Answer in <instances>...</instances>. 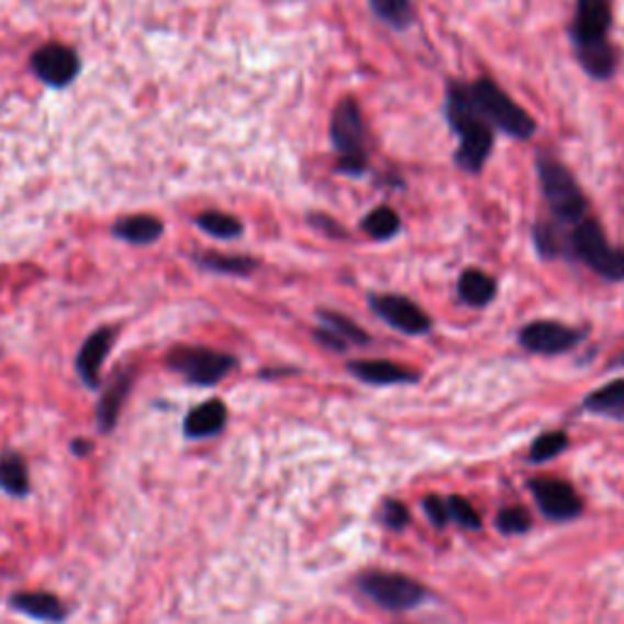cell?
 Segmentation results:
<instances>
[{
    "label": "cell",
    "instance_id": "1",
    "mask_svg": "<svg viewBox=\"0 0 624 624\" xmlns=\"http://www.w3.org/2000/svg\"><path fill=\"white\" fill-rule=\"evenodd\" d=\"M444 115H447L449 127L459 137V149L454 154L456 169L466 174H481L493 154L495 130L478 113L468 83L452 81L447 88V100H444Z\"/></svg>",
    "mask_w": 624,
    "mask_h": 624
},
{
    "label": "cell",
    "instance_id": "2",
    "mask_svg": "<svg viewBox=\"0 0 624 624\" xmlns=\"http://www.w3.org/2000/svg\"><path fill=\"white\" fill-rule=\"evenodd\" d=\"M612 27L610 0H576L571 42L578 64L588 76L608 81L617 69V52L608 35Z\"/></svg>",
    "mask_w": 624,
    "mask_h": 624
},
{
    "label": "cell",
    "instance_id": "3",
    "mask_svg": "<svg viewBox=\"0 0 624 624\" xmlns=\"http://www.w3.org/2000/svg\"><path fill=\"white\" fill-rule=\"evenodd\" d=\"M537 176L542 193L551 210V222H556L559 227H573L588 218V198L583 196L581 186H578L576 176L556 156H537Z\"/></svg>",
    "mask_w": 624,
    "mask_h": 624
},
{
    "label": "cell",
    "instance_id": "4",
    "mask_svg": "<svg viewBox=\"0 0 624 624\" xmlns=\"http://www.w3.org/2000/svg\"><path fill=\"white\" fill-rule=\"evenodd\" d=\"M564 256L590 266L605 281H624V252L612 249L598 220L586 218L568 227L564 239Z\"/></svg>",
    "mask_w": 624,
    "mask_h": 624
},
{
    "label": "cell",
    "instance_id": "5",
    "mask_svg": "<svg viewBox=\"0 0 624 624\" xmlns=\"http://www.w3.org/2000/svg\"><path fill=\"white\" fill-rule=\"evenodd\" d=\"M468 93L481 118L490 127L503 132L508 137L515 140H530L537 132V122L527 113L525 108L517 105L503 88L490 78H478V81L468 83Z\"/></svg>",
    "mask_w": 624,
    "mask_h": 624
},
{
    "label": "cell",
    "instance_id": "6",
    "mask_svg": "<svg viewBox=\"0 0 624 624\" xmlns=\"http://www.w3.org/2000/svg\"><path fill=\"white\" fill-rule=\"evenodd\" d=\"M332 147L337 149V171L344 176H364L369 171V149H366V125L361 108L354 98L339 100L330 125Z\"/></svg>",
    "mask_w": 624,
    "mask_h": 624
},
{
    "label": "cell",
    "instance_id": "7",
    "mask_svg": "<svg viewBox=\"0 0 624 624\" xmlns=\"http://www.w3.org/2000/svg\"><path fill=\"white\" fill-rule=\"evenodd\" d=\"M169 369L181 374L188 383L193 386H218L222 378L230 376L237 366V359L232 354L215 352L208 347H176L169 352Z\"/></svg>",
    "mask_w": 624,
    "mask_h": 624
},
{
    "label": "cell",
    "instance_id": "8",
    "mask_svg": "<svg viewBox=\"0 0 624 624\" xmlns=\"http://www.w3.org/2000/svg\"><path fill=\"white\" fill-rule=\"evenodd\" d=\"M361 593L386 610H412L427 598L425 586H420L403 573L369 571L359 578Z\"/></svg>",
    "mask_w": 624,
    "mask_h": 624
},
{
    "label": "cell",
    "instance_id": "9",
    "mask_svg": "<svg viewBox=\"0 0 624 624\" xmlns=\"http://www.w3.org/2000/svg\"><path fill=\"white\" fill-rule=\"evenodd\" d=\"M30 69L35 71L42 83L52 88H66L81 74V57H78L76 49L66 47V44L49 42L32 52Z\"/></svg>",
    "mask_w": 624,
    "mask_h": 624
},
{
    "label": "cell",
    "instance_id": "10",
    "mask_svg": "<svg viewBox=\"0 0 624 624\" xmlns=\"http://www.w3.org/2000/svg\"><path fill=\"white\" fill-rule=\"evenodd\" d=\"M586 330H576L568 327L564 322L556 320H534L530 325H525L520 330L517 339L522 347L532 354H542V356H556V354H566L571 352L573 347L583 342Z\"/></svg>",
    "mask_w": 624,
    "mask_h": 624
},
{
    "label": "cell",
    "instance_id": "11",
    "mask_svg": "<svg viewBox=\"0 0 624 624\" xmlns=\"http://www.w3.org/2000/svg\"><path fill=\"white\" fill-rule=\"evenodd\" d=\"M369 305L388 327L410 334V337H420V334H427L432 330V317L405 296H393V293L371 296Z\"/></svg>",
    "mask_w": 624,
    "mask_h": 624
},
{
    "label": "cell",
    "instance_id": "12",
    "mask_svg": "<svg viewBox=\"0 0 624 624\" xmlns=\"http://www.w3.org/2000/svg\"><path fill=\"white\" fill-rule=\"evenodd\" d=\"M530 488L534 500L539 503V510L549 520L566 522L581 515V495L566 481H559V478H537V481L530 483Z\"/></svg>",
    "mask_w": 624,
    "mask_h": 624
},
{
    "label": "cell",
    "instance_id": "13",
    "mask_svg": "<svg viewBox=\"0 0 624 624\" xmlns=\"http://www.w3.org/2000/svg\"><path fill=\"white\" fill-rule=\"evenodd\" d=\"M115 342V327H98L91 337H88L81 349L76 354V374L81 376V381L98 390L100 388V371L110 354V347Z\"/></svg>",
    "mask_w": 624,
    "mask_h": 624
},
{
    "label": "cell",
    "instance_id": "14",
    "mask_svg": "<svg viewBox=\"0 0 624 624\" xmlns=\"http://www.w3.org/2000/svg\"><path fill=\"white\" fill-rule=\"evenodd\" d=\"M349 374L359 381L369 383V386H398V383H415L420 381L417 371L405 369V366H398L393 361L386 359H369V361H352Z\"/></svg>",
    "mask_w": 624,
    "mask_h": 624
},
{
    "label": "cell",
    "instance_id": "15",
    "mask_svg": "<svg viewBox=\"0 0 624 624\" xmlns=\"http://www.w3.org/2000/svg\"><path fill=\"white\" fill-rule=\"evenodd\" d=\"M130 388H132V371H118L113 376V381L108 383V388L103 390V395H100V403L96 410V420H98V427L100 432H110L120 420V410L125 405V400L130 395Z\"/></svg>",
    "mask_w": 624,
    "mask_h": 624
},
{
    "label": "cell",
    "instance_id": "16",
    "mask_svg": "<svg viewBox=\"0 0 624 624\" xmlns=\"http://www.w3.org/2000/svg\"><path fill=\"white\" fill-rule=\"evenodd\" d=\"M225 422H227V405L222 403V400H208V403L188 412V417L183 422V432L186 437L191 439L215 437V434L225 427Z\"/></svg>",
    "mask_w": 624,
    "mask_h": 624
},
{
    "label": "cell",
    "instance_id": "17",
    "mask_svg": "<svg viewBox=\"0 0 624 624\" xmlns=\"http://www.w3.org/2000/svg\"><path fill=\"white\" fill-rule=\"evenodd\" d=\"M113 234L122 242L137 244V247H147L156 239H161L164 222L154 215H127L113 222Z\"/></svg>",
    "mask_w": 624,
    "mask_h": 624
},
{
    "label": "cell",
    "instance_id": "18",
    "mask_svg": "<svg viewBox=\"0 0 624 624\" xmlns=\"http://www.w3.org/2000/svg\"><path fill=\"white\" fill-rule=\"evenodd\" d=\"M498 293V283L493 276H488L481 269H466L459 276V298L466 305L473 308H486L493 303V298Z\"/></svg>",
    "mask_w": 624,
    "mask_h": 624
},
{
    "label": "cell",
    "instance_id": "19",
    "mask_svg": "<svg viewBox=\"0 0 624 624\" xmlns=\"http://www.w3.org/2000/svg\"><path fill=\"white\" fill-rule=\"evenodd\" d=\"M583 410L610 420H624V378L610 381L583 400Z\"/></svg>",
    "mask_w": 624,
    "mask_h": 624
},
{
    "label": "cell",
    "instance_id": "20",
    "mask_svg": "<svg viewBox=\"0 0 624 624\" xmlns=\"http://www.w3.org/2000/svg\"><path fill=\"white\" fill-rule=\"evenodd\" d=\"M10 605L15 610L25 612V615L42 620V622H62L66 617L64 605L59 603V598H54L49 593H15L10 598Z\"/></svg>",
    "mask_w": 624,
    "mask_h": 624
},
{
    "label": "cell",
    "instance_id": "21",
    "mask_svg": "<svg viewBox=\"0 0 624 624\" xmlns=\"http://www.w3.org/2000/svg\"><path fill=\"white\" fill-rule=\"evenodd\" d=\"M193 261L200 269L213 271V274H225V276H249L259 269V261L252 259V256H234V254H198L193 256Z\"/></svg>",
    "mask_w": 624,
    "mask_h": 624
},
{
    "label": "cell",
    "instance_id": "22",
    "mask_svg": "<svg viewBox=\"0 0 624 624\" xmlns=\"http://www.w3.org/2000/svg\"><path fill=\"white\" fill-rule=\"evenodd\" d=\"M0 488L8 490L10 495H25L30 490L27 466L20 454L8 452L0 456Z\"/></svg>",
    "mask_w": 624,
    "mask_h": 624
},
{
    "label": "cell",
    "instance_id": "23",
    "mask_svg": "<svg viewBox=\"0 0 624 624\" xmlns=\"http://www.w3.org/2000/svg\"><path fill=\"white\" fill-rule=\"evenodd\" d=\"M196 225L215 239H237L244 232L242 220L230 213H222V210H208V213H200L196 218Z\"/></svg>",
    "mask_w": 624,
    "mask_h": 624
},
{
    "label": "cell",
    "instance_id": "24",
    "mask_svg": "<svg viewBox=\"0 0 624 624\" xmlns=\"http://www.w3.org/2000/svg\"><path fill=\"white\" fill-rule=\"evenodd\" d=\"M400 227H403V225H400V215L388 205L371 210V213L361 220V230L376 242L393 239L395 234L400 232Z\"/></svg>",
    "mask_w": 624,
    "mask_h": 624
},
{
    "label": "cell",
    "instance_id": "25",
    "mask_svg": "<svg viewBox=\"0 0 624 624\" xmlns=\"http://www.w3.org/2000/svg\"><path fill=\"white\" fill-rule=\"evenodd\" d=\"M532 234H534V249H537L542 259H556V256H564L566 232L556 225V222H537Z\"/></svg>",
    "mask_w": 624,
    "mask_h": 624
},
{
    "label": "cell",
    "instance_id": "26",
    "mask_svg": "<svg viewBox=\"0 0 624 624\" xmlns=\"http://www.w3.org/2000/svg\"><path fill=\"white\" fill-rule=\"evenodd\" d=\"M317 320L322 322V327L337 332L339 337L347 339L349 344H369V342H371L369 332L361 330V327L356 325V322H352L347 315H342V312L317 310Z\"/></svg>",
    "mask_w": 624,
    "mask_h": 624
},
{
    "label": "cell",
    "instance_id": "27",
    "mask_svg": "<svg viewBox=\"0 0 624 624\" xmlns=\"http://www.w3.org/2000/svg\"><path fill=\"white\" fill-rule=\"evenodd\" d=\"M378 20H383L388 27L393 30H408L412 22V3L410 0H369Z\"/></svg>",
    "mask_w": 624,
    "mask_h": 624
},
{
    "label": "cell",
    "instance_id": "28",
    "mask_svg": "<svg viewBox=\"0 0 624 624\" xmlns=\"http://www.w3.org/2000/svg\"><path fill=\"white\" fill-rule=\"evenodd\" d=\"M568 447V437L564 432H546L532 444L530 461H549L554 456H559Z\"/></svg>",
    "mask_w": 624,
    "mask_h": 624
},
{
    "label": "cell",
    "instance_id": "29",
    "mask_svg": "<svg viewBox=\"0 0 624 624\" xmlns=\"http://www.w3.org/2000/svg\"><path fill=\"white\" fill-rule=\"evenodd\" d=\"M447 505H449V520H456L466 530H481V515H478L466 498L452 495L447 498Z\"/></svg>",
    "mask_w": 624,
    "mask_h": 624
},
{
    "label": "cell",
    "instance_id": "30",
    "mask_svg": "<svg viewBox=\"0 0 624 624\" xmlns=\"http://www.w3.org/2000/svg\"><path fill=\"white\" fill-rule=\"evenodd\" d=\"M532 527V515L525 508H505L498 515V530L503 534H522Z\"/></svg>",
    "mask_w": 624,
    "mask_h": 624
},
{
    "label": "cell",
    "instance_id": "31",
    "mask_svg": "<svg viewBox=\"0 0 624 624\" xmlns=\"http://www.w3.org/2000/svg\"><path fill=\"white\" fill-rule=\"evenodd\" d=\"M425 512L434 522V527H444L449 522V505H447V500L439 498V495H427L425 498Z\"/></svg>",
    "mask_w": 624,
    "mask_h": 624
},
{
    "label": "cell",
    "instance_id": "32",
    "mask_svg": "<svg viewBox=\"0 0 624 624\" xmlns=\"http://www.w3.org/2000/svg\"><path fill=\"white\" fill-rule=\"evenodd\" d=\"M410 520V512L403 503H395V500H388L383 508V522L393 530H403Z\"/></svg>",
    "mask_w": 624,
    "mask_h": 624
},
{
    "label": "cell",
    "instance_id": "33",
    "mask_svg": "<svg viewBox=\"0 0 624 624\" xmlns=\"http://www.w3.org/2000/svg\"><path fill=\"white\" fill-rule=\"evenodd\" d=\"M312 337H315L322 344V347H327L332 352H344V349L349 347L347 339H342L337 332H332L327 327H317L315 332H312Z\"/></svg>",
    "mask_w": 624,
    "mask_h": 624
},
{
    "label": "cell",
    "instance_id": "34",
    "mask_svg": "<svg viewBox=\"0 0 624 624\" xmlns=\"http://www.w3.org/2000/svg\"><path fill=\"white\" fill-rule=\"evenodd\" d=\"M310 222H312V227H317L322 230L325 234H330V237H347V232H344L337 222H334L332 218L327 215H310Z\"/></svg>",
    "mask_w": 624,
    "mask_h": 624
},
{
    "label": "cell",
    "instance_id": "35",
    "mask_svg": "<svg viewBox=\"0 0 624 624\" xmlns=\"http://www.w3.org/2000/svg\"><path fill=\"white\" fill-rule=\"evenodd\" d=\"M88 449H91V444H88V442H74V452L76 454H86Z\"/></svg>",
    "mask_w": 624,
    "mask_h": 624
},
{
    "label": "cell",
    "instance_id": "36",
    "mask_svg": "<svg viewBox=\"0 0 624 624\" xmlns=\"http://www.w3.org/2000/svg\"><path fill=\"white\" fill-rule=\"evenodd\" d=\"M615 366H624V354L620 356V359H617V364H615Z\"/></svg>",
    "mask_w": 624,
    "mask_h": 624
}]
</instances>
